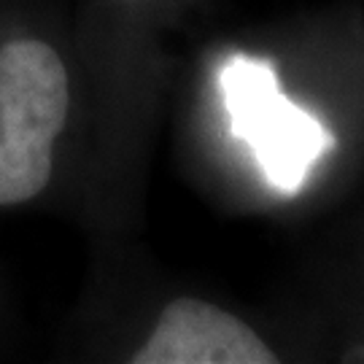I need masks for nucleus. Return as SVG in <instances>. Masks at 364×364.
<instances>
[{
	"label": "nucleus",
	"instance_id": "1",
	"mask_svg": "<svg viewBox=\"0 0 364 364\" xmlns=\"http://www.w3.org/2000/svg\"><path fill=\"white\" fill-rule=\"evenodd\" d=\"M68 108L70 78L49 43L16 38L0 46V205L46 189Z\"/></svg>",
	"mask_w": 364,
	"mask_h": 364
},
{
	"label": "nucleus",
	"instance_id": "3",
	"mask_svg": "<svg viewBox=\"0 0 364 364\" xmlns=\"http://www.w3.org/2000/svg\"><path fill=\"white\" fill-rule=\"evenodd\" d=\"M135 364H275L270 346L232 313L203 299L170 302Z\"/></svg>",
	"mask_w": 364,
	"mask_h": 364
},
{
	"label": "nucleus",
	"instance_id": "2",
	"mask_svg": "<svg viewBox=\"0 0 364 364\" xmlns=\"http://www.w3.org/2000/svg\"><path fill=\"white\" fill-rule=\"evenodd\" d=\"M219 90L230 132L254 151L264 181L297 195L335 146L332 132L284 95L270 60L232 54L219 70Z\"/></svg>",
	"mask_w": 364,
	"mask_h": 364
}]
</instances>
